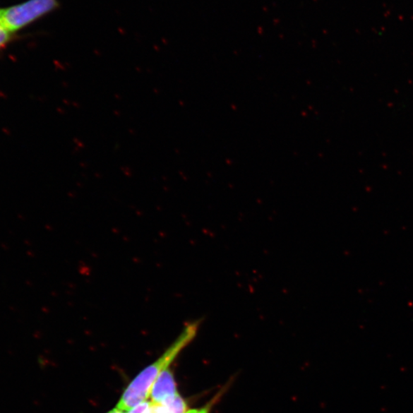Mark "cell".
Wrapping results in <instances>:
<instances>
[{"instance_id":"obj_8","label":"cell","mask_w":413,"mask_h":413,"mask_svg":"<svg viewBox=\"0 0 413 413\" xmlns=\"http://www.w3.org/2000/svg\"><path fill=\"white\" fill-rule=\"evenodd\" d=\"M107 413H127V412L126 411L119 409L116 407L115 409H113L112 410H110L109 412H108Z\"/></svg>"},{"instance_id":"obj_3","label":"cell","mask_w":413,"mask_h":413,"mask_svg":"<svg viewBox=\"0 0 413 413\" xmlns=\"http://www.w3.org/2000/svg\"><path fill=\"white\" fill-rule=\"evenodd\" d=\"M179 394L176 381L172 372L169 369L162 371L154 383L151 393V401L154 403L162 404Z\"/></svg>"},{"instance_id":"obj_7","label":"cell","mask_w":413,"mask_h":413,"mask_svg":"<svg viewBox=\"0 0 413 413\" xmlns=\"http://www.w3.org/2000/svg\"><path fill=\"white\" fill-rule=\"evenodd\" d=\"M9 36H11V32L0 25V48L3 47L9 40Z\"/></svg>"},{"instance_id":"obj_6","label":"cell","mask_w":413,"mask_h":413,"mask_svg":"<svg viewBox=\"0 0 413 413\" xmlns=\"http://www.w3.org/2000/svg\"><path fill=\"white\" fill-rule=\"evenodd\" d=\"M150 405V402H143L138 404L136 407L128 410L127 413H144Z\"/></svg>"},{"instance_id":"obj_5","label":"cell","mask_w":413,"mask_h":413,"mask_svg":"<svg viewBox=\"0 0 413 413\" xmlns=\"http://www.w3.org/2000/svg\"><path fill=\"white\" fill-rule=\"evenodd\" d=\"M225 388L220 390L216 396L211 400H210L205 406L201 407L200 409H190L188 410L186 413H210L211 409L215 405L217 401L222 397V395L225 393Z\"/></svg>"},{"instance_id":"obj_4","label":"cell","mask_w":413,"mask_h":413,"mask_svg":"<svg viewBox=\"0 0 413 413\" xmlns=\"http://www.w3.org/2000/svg\"><path fill=\"white\" fill-rule=\"evenodd\" d=\"M188 411L187 404L179 394L162 404L154 403L144 413H186Z\"/></svg>"},{"instance_id":"obj_2","label":"cell","mask_w":413,"mask_h":413,"mask_svg":"<svg viewBox=\"0 0 413 413\" xmlns=\"http://www.w3.org/2000/svg\"><path fill=\"white\" fill-rule=\"evenodd\" d=\"M59 6L58 0H30L20 5L0 9V25L9 32H15Z\"/></svg>"},{"instance_id":"obj_1","label":"cell","mask_w":413,"mask_h":413,"mask_svg":"<svg viewBox=\"0 0 413 413\" xmlns=\"http://www.w3.org/2000/svg\"><path fill=\"white\" fill-rule=\"evenodd\" d=\"M200 321H195L188 323L181 333L159 359L147 366L128 385L119 400L117 409L128 411L150 397L154 383L160 373L167 369L184 348L188 345L197 335Z\"/></svg>"}]
</instances>
